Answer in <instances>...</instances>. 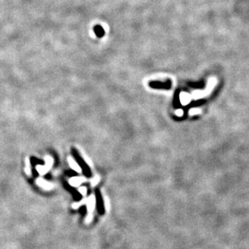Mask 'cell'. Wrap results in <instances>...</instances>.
<instances>
[{
	"mask_svg": "<svg viewBox=\"0 0 249 249\" xmlns=\"http://www.w3.org/2000/svg\"><path fill=\"white\" fill-rule=\"evenodd\" d=\"M87 208H88V215L85 219V222L87 224H89L90 222L92 221L93 219V211L95 209V197L94 195H91L89 197L87 198Z\"/></svg>",
	"mask_w": 249,
	"mask_h": 249,
	"instance_id": "1",
	"label": "cell"
},
{
	"mask_svg": "<svg viewBox=\"0 0 249 249\" xmlns=\"http://www.w3.org/2000/svg\"><path fill=\"white\" fill-rule=\"evenodd\" d=\"M86 202H87V198L83 199V200L80 201L79 202H75V203H74V204L72 205V207H73L74 209H78L79 207L82 206L83 205H85V204H86Z\"/></svg>",
	"mask_w": 249,
	"mask_h": 249,
	"instance_id": "7",
	"label": "cell"
},
{
	"mask_svg": "<svg viewBox=\"0 0 249 249\" xmlns=\"http://www.w3.org/2000/svg\"><path fill=\"white\" fill-rule=\"evenodd\" d=\"M37 170L39 174L40 175H45L46 172H48V171L50 169L46 168V166H42V165H37Z\"/></svg>",
	"mask_w": 249,
	"mask_h": 249,
	"instance_id": "5",
	"label": "cell"
},
{
	"mask_svg": "<svg viewBox=\"0 0 249 249\" xmlns=\"http://www.w3.org/2000/svg\"><path fill=\"white\" fill-rule=\"evenodd\" d=\"M68 162H69V164H70V166H71V168L73 170H74L75 172H81L82 171H81V168L79 167V165L76 162L74 161L73 158H71V157H69L68 158Z\"/></svg>",
	"mask_w": 249,
	"mask_h": 249,
	"instance_id": "4",
	"label": "cell"
},
{
	"mask_svg": "<svg viewBox=\"0 0 249 249\" xmlns=\"http://www.w3.org/2000/svg\"><path fill=\"white\" fill-rule=\"evenodd\" d=\"M25 172L28 175L31 174V169H30V163H29V159L27 158L26 159V168H25Z\"/></svg>",
	"mask_w": 249,
	"mask_h": 249,
	"instance_id": "9",
	"label": "cell"
},
{
	"mask_svg": "<svg viewBox=\"0 0 249 249\" xmlns=\"http://www.w3.org/2000/svg\"><path fill=\"white\" fill-rule=\"evenodd\" d=\"M99 181H100V177H99L98 175L95 176L94 178L91 180V186H95V185H97L98 183H99Z\"/></svg>",
	"mask_w": 249,
	"mask_h": 249,
	"instance_id": "10",
	"label": "cell"
},
{
	"mask_svg": "<svg viewBox=\"0 0 249 249\" xmlns=\"http://www.w3.org/2000/svg\"><path fill=\"white\" fill-rule=\"evenodd\" d=\"M86 180V179L84 177H82V176H77V177H73V178L70 179L69 180V184L71 185V186H74V187H77L79 185H81L82 183Z\"/></svg>",
	"mask_w": 249,
	"mask_h": 249,
	"instance_id": "3",
	"label": "cell"
},
{
	"mask_svg": "<svg viewBox=\"0 0 249 249\" xmlns=\"http://www.w3.org/2000/svg\"><path fill=\"white\" fill-rule=\"evenodd\" d=\"M37 185H39L40 187H41L42 189H45V190H50L54 187L51 183L43 179H38L37 180Z\"/></svg>",
	"mask_w": 249,
	"mask_h": 249,
	"instance_id": "2",
	"label": "cell"
},
{
	"mask_svg": "<svg viewBox=\"0 0 249 249\" xmlns=\"http://www.w3.org/2000/svg\"><path fill=\"white\" fill-rule=\"evenodd\" d=\"M104 205H105V209H106V210L107 211H109V209H110V203H109V201H108V198L107 197H105V198H104Z\"/></svg>",
	"mask_w": 249,
	"mask_h": 249,
	"instance_id": "8",
	"label": "cell"
},
{
	"mask_svg": "<svg viewBox=\"0 0 249 249\" xmlns=\"http://www.w3.org/2000/svg\"><path fill=\"white\" fill-rule=\"evenodd\" d=\"M53 163H54V159L52 157L50 156H46L45 157V165L46 168H48L49 169L51 168V167L53 166Z\"/></svg>",
	"mask_w": 249,
	"mask_h": 249,
	"instance_id": "6",
	"label": "cell"
},
{
	"mask_svg": "<svg viewBox=\"0 0 249 249\" xmlns=\"http://www.w3.org/2000/svg\"><path fill=\"white\" fill-rule=\"evenodd\" d=\"M78 190L83 196H86V194H87V189L85 187H80V188H79Z\"/></svg>",
	"mask_w": 249,
	"mask_h": 249,
	"instance_id": "11",
	"label": "cell"
}]
</instances>
